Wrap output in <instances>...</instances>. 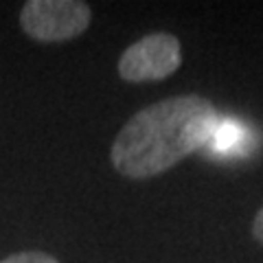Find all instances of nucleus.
Segmentation results:
<instances>
[{
    "label": "nucleus",
    "mask_w": 263,
    "mask_h": 263,
    "mask_svg": "<svg viewBox=\"0 0 263 263\" xmlns=\"http://www.w3.org/2000/svg\"><path fill=\"white\" fill-rule=\"evenodd\" d=\"M217 123V110L206 97L156 101L121 127L110 149L112 167L129 180L156 178L209 145Z\"/></svg>",
    "instance_id": "f257e3e1"
},
{
    "label": "nucleus",
    "mask_w": 263,
    "mask_h": 263,
    "mask_svg": "<svg viewBox=\"0 0 263 263\" xmlns=\"http://www.w3.org/2000/svg\"><path fill=\"white\" fill-rule=\"evenodd\" d=\"M92 9L81 0H27L20 9L24 35L40 44L68 42L88 31Z\"/></svg>",
    "instance_id": "f03ea898"
},
{
    "label": "nucleus",
    "mask_w": 263,
    "mask_h": 263,
    "mask_svg": "<svg viewBox=\"0 0 263 263\" xmlns=\"http://www.w3.org/2000/svg\"><path fill=\"white\" fill-rule=\"evenodd\" d=\"M182 66L180 40L171 33H149L138 42L129 44L119 57V75L127 84L162 81Z\"/></svg>",
    "instance_id": "7ed1b4c3"
},
{
    "label": "nucleus",
    "mask_w": 263,
    "mask_h": 263,
    "mask_svg": "<svg viewBox=\"0 0 263 263\" xmlns=\"http://www.w3.org/2000/svg\"><path fill=\"white\" fill-rule=\"evenodd\" d=\"M241 141V129L235 125V123H217L215 127V134H213L211 143L217 152H228V149H235V145Z\"/></svg>",
    "instance_id": "20e7f679"
},
{
    "label": "nucleus",
    "mask_w": 263,
    "mask_h": 263,
    "mask_svg": "<svg viewBox=\"0 0 263 263\" xmlns=\"http://www.w3.org/2000/svg\"><path fill=\"white\" fill-rule=\"evenodd\" d=\"M0 263H60L53 254L40 252V250H24V252H13L5 257Z\"/></svg>",
    "instance_id": "39448f33"
},
{
    "label": "nucleus",
    "mask_w": 263,
    "mask_h": 263,
    "mask_svg": "<svg viewBox=\"0 0 263 263\" xmlns=\"http://www.w3.org/2000/svg\"><path fill=\"white\" fill-rule=\"evenodd\" d=\"M252 237L257 239L259 243H263V206L257 211L254 215V221H252Z\"/></svg>",
    "instance_id": "423d86ee"
}]
</instances>
